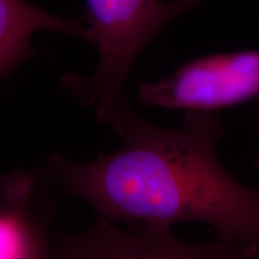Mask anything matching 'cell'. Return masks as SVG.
I'll use <instances>...</instances> for the list:
<instances>
[{
    "label": "cell",
    "instance_id": "2",
    "mask_svg": "<svg viewBox=\"0 0 259 259\" xmlns=\"http://www.w3.org/2000/svg\"><path fill=\"white\" fill-rule=\"evenodd\" d=\"M202 0H85V41L99 60L89 76L67 73L61 85L103 124L125 102L122 89L132 66L168 23Z\"/></svg>",
    "mask_w": 259,
    "mask_h": 259
},
{
    "label": "cell",
    "instance_id": "3",
    "mask_svg": "<svg viewBox=\"0 0 259 259\" xmlns=\"http://www.w3.org/2000/svg\"><path fill=\"white\" fill-rule=\"evenodd\" d=\"M142 103L185 113H216L259 97V50L200 57L138 87Z\"/></svg>",
    "mask_w": 259,
    "mask_h": 259
},
{
    "label": "cell",
    "instance_id": "5",
    "mask_svg": "<svg viewBox=\"0 0 259 259\" xmlns=\"http://www.w3.org/2000/svg\"><path fill=\"white\" fill-rule=\"evenodd\" d=\"M37 177L11 174L0 187V259H53L50 210L41 199Z\"/></svg>",
    "mask_w": 259,
    "mask_h": 259
},
{
    "label": "cell",
    "instance_id": "1",
    "mask_svg": "<svg viewBox=\"0 0 259 259\" xmlns=\"http://www.w3.org/2000/svg\"><path fill=\"white\" fill-rule=\"evenodd\" d=\"M121 147L89 162L50 156L46 176L90 204L96 220L169 227L204 223L216 238L259 248V189L229 173L219 155L216 113H185L183 124L148 121L127 101L106 122Z\"/></svg>",
    "mask_w": 259,
    "mask_h": 259
},
{
    "label": "cell",
    "instance_id": "6",
    "mask_svg": "<svg viewBox=\"0 0 259 259\" xmlns=\"http://www.w3.org/2000/svg\"><path fill=\"white\" fill-rule=\"evenodd\" d=\"M40 31L87 38L83 18L59 17L27 0H0V77L35 53L32 37Z\"/></svg>",
    "mask_w": 259,
    "mask_h": 259
},
{
    "label": "cell",
    "instance_id": "4",
    "mask_svg": "<svg viewBox=\"0 0 259 259\" xmlns=\"http://www.w3.org/2000/svg\"><path fill=\"white\" fill-rule=\"evenodd\" d=\"M53 259H259V248L215 240L196 242L169 227L96 220L85 232L51 235Z\"/></svg>",
    "mask_w": 259,
    "mask_h": 259
},
{
    "label": "cell",
    "instance_id": "7",
    "mask_svg": "<svg viewBox=\"0 0 259 259\" xmlns=\"http://www.w3.org/2000/svg\"><path fill=\"white\" fill-rule=\"evenodd\" d=\"M254 127H255V132H257V136H258V139H259V113L257 115V119H255ZM254 166L259 169V145H258L257 153H255V157H254Z\"/></svg>",
    "mask_w": 259,
    "mask_h": 259
}]
</instances>
